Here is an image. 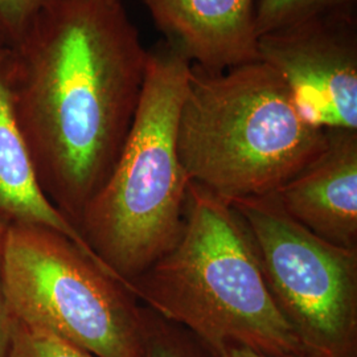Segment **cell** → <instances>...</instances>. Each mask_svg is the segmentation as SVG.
Instances as JSON below:
<instances>
[{"instance_id": "5", "label": "cell", "mask_w": 357, "mask_h": 357, "mask_svg": "<svg viewBox=\"0 0 357 357\" xmlns=\"http://www.w3.org/2000/svg\"><path fill=\"white\" fill-rule=\"evenodd\" d=\"M3 286L13 319L94 357H141L143 306L64 236L6 228Z\"/></svg>"}, {"instance_id": "13", "label": "cell", "mask_w": 357, "mask_h": 357, "mask_svg": "<svg viewBox=\"0 0 357 357\" xmlns=\"http://www.w3.org/2000/svg\"><path fill=\"white\" fill-rule=\"evenodd\" d=\"M6 357H94L61 337L26 326L13 318V331Z\"/></svg>"}, {"instance_id": "7", "label": "cell", "mask_w": 357, "mask_h": 357, "mask_svg": "<svg viewBox=\"0 0 357 357\" xmlns=\"http://www.w3.org/2000/svg\"><path fill=\"white\" fill-rule=\"evenodd\" d=\"M258 60L281 76L310 125L357 131V13L265 33Z\"/></svg>"}, {"instance_id": "8", "label": "cell", "mask_w": 357, "mask_h": 357, "mask_svg": "<svg viewBox=\"0 0 357 357\" xmlns=\"http://www.w3.org/2000/svg\"><path fill=\"white\" fill-rule=\"evenodd\" d=\"M155 26L192 65L225 72L258 61L257 0H141Z\"/></svg>"}, {"instance_id": "4", "label": "cell", "mask_w": 357, "mask_h": 357, "mask_svg": "<svg viewBox=\"0 0 357 357\" xmlns=\"http://www.w3.org/2000/svg\"><path fill=\"white\" fill-rule=\"evenodd\" d=\"M190 70L167 41L149 50L128 138L79 221L96 253L131 284L175 245L184 225L190 180L178 159V128Z\"/></svg>"}, {"instance_id": "15", "label": "cell", "mask_w": 357, "mask_h": 357, "mask_svg": "<svg viewBox=\"0 0 357 357\" xmlns=\"http://www.w3.org/2000/svg\"><path fill=\"white\" fill-rule=\"evenodd\" d=\"M6 227L0 222V357L7 356L11 342L13 317L6 302L4 286H3V249H4Z\"/></svg>"}, {"instance_id": "11", "label": "cell", "mask_w": 357, "mask_h": 357, "mask_svg": "<svg viewBox=\"0 0 357 357\" xmlns=\"http://www.w3.org/2000/svg\"><path fill=\"white\" fill-rule=\"evenodd\" d=\"M357 0H257L255 28L258 36L312 19L355 15Z\"/></svg>"}, {"instance_id": "6", "label": "cell", "mask_w": 357, "mask_h": 357, "mask_svg": "<svg viewBox=\"0 0 357 357\" xmlns=\"http://www.w3.org/2000/svg\"><path fill=\"white\" fill-rule=\"evenodd\" d=\"M228 203L243 218L268 290L306 351L357 357V248L306 229L274 193Z\"/></svg>"}, {"instance_id": "10", "label": "cell", "mask_w": 357, "mask_h": 357, "mask_svg": "<svg viewBox=\"0 0 357 357\" xmlns=\"http://www.w3.org/2000/svg\"><path fill=\"white\" fill-rule=\"evenodd\" d=\"M0 211L13 217V224L40 227L64 236L103 273L134 294L132 284L96 253L82 230L44 195L35 162L15 116L8 82V48L3 47H0Z\"/></svg>"}, {"instance_id": "16", "label": "cell", "mask_w": 357, "mask_h": 357, "mask_svg": "<svg viewBox=\"0 0 357 357\" xmlns=\"http://www.w3.org/2000/svg\"><path fill=\"white\" fill-rule=\"evenodd\" d=\"M220 357H275L270 356L266 354L258 352L253 348H249L246 345L236 344V343H230V344L224 345L218 352ZM284 357H317L310 352H305V354H295V355H289Z\"/></svg>"}, {"instance_id": "14", "label": "cell", "mask_w": 357, "mask_h": 357, "mask_svg": "<svg viewBox=\"0 0 357 357\" xmlns=\"http://www.w3.org/2000/svg\"><path fill=\"white\" fill-rule=\"evenodd\" d=\"M45 0H0V47H16Z\"/></svg>"}, {"instance_id": "3", "label": "cell", "mask_w": 357, "mask_h": 357, "mask_svg": "<svg viewBox=\"0 0 357 357\" xmlns=\"http://www.w3.org/2000/svg\"><path fill=\"white\" fill-rule=\"evenodd\" d=\"M293 94L262 61L206 72L191 64L180 107L178 153L190 181L222 200L271 195L326 149Z\"/></svg>"}, {"instance_id": "12", "label": "cell", "mask_w": 357, "mask_h": 357, "mask_svg": "<svg viewBox=\"0 0 357 357\" xmlns=\"http://www.w3.org/2000/svg\"><path fill=\"white\" fill-rule=\"evenodd\" d=\"M143 351L141 357H220L187 328L165 319L143 306Z\"/></svg>"}, {"instance_id": "9", "label": "cell", "mask_w": 357, "mask_h": 357, "mask_svg": "<svg viewBox=\"0 0 357 357\" xmlns=\"http://www.w3.org/2000/svg\"><path fill=\"white\" fill-rule=\"evenodd\" d=\"M274 196L320 238L357 248V131H328L326 149Z\"/></svg>"}, {"instance_id": "1", "label": "cell", "mask_w": 357, "mask_h": 357, "mask_svg": "<svg viewBox=\"0 0 357 357\" xmlns=\"http://www.w3.org/2000/svg\"><path fill=\"white\" fill-rule=\"evenodd\" d=\"M147 63L122 0H45L8 50L15 116L38 174L79 221L122 151Z\"/></svg>"}, {"instance_id": "2", "label": "cell", "mask_w": 357, "mask_h": 357, "mask_svg": "<svg viewBox=\"0 0 357 357\" xmlns=\"http://www.w3.org/2000/svg\"><path fill=\"white\" fill-rule=\"evenodd\" d=\"M143 306L218 352L236 343L270 356L308 352L277 306L234 208L190 181L175 245L132 281Z\"/></svg>"}]
</instances>
